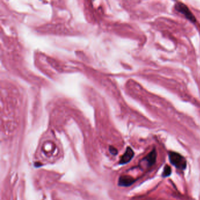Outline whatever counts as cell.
I'll list each match as a JSON object with an SVG mask.
<instances>
[{"mask_svg":"<svg viewBox=\"0 0 200 200\" xmlns=\"http://www.w3.org/2000/svg\"><path fill=\"white\" fill-rule=\"evenodd\" d=\"M168 156L170 162L176 168L180 170H184L186 168V160L180 154L176 152H170Z\"/></svg>","mask_w":200,"mask_h":200,"instance_id":"6da1fadb","label":"cell"},{"mask_svg":"<svg viewBox=\"0 0 200 200\" xmlns=\"http://www.w3.org/2000/svg\"><path fill=\"white\" fill-rule=\"evenodd\" d=\"M175 7L177 11L182 14L188 20L193 22H196V17L193 14L191 11L189 10V8L187 7L186 5L184 4L182 2H177V4H175Z\"/></svg>","mask_w":200,"mask_h":200,"instance_id":"7a4b0ae2","label":"cell"},{"mask_svg":"<svg viewBox=\"0 0 200 200\" xmlns=\"http://www.w3.org/2000/svg\"><path fill=\"white\" fill-rule=\"evenodd\" d=\"M134 156V152L130 147H127L125 153L122 156L120 160V164H124L129 162Z\"/></svg>","mask_w":200,"mask_h":200,"instance_id":"3957f363","label":"cell"},{"mask_svg":"<svg viewBox=\"0 0 200 200\" xmlns=\"http://www.w3.org/2000/svg\"><path fill=\"white\" fill-rule=\"evenodd\" d=\"M135 179L128 176H121L119 180V185L120 186L123 187H128L133 184L135 182Z\"/></svg>","mask_w":200,"mask_h":200,"instance_id":"277c9868","label":"cell"},{"mask_svg":"<svg viewBox=\"0 0 200 200\" xmlns=\"http://www.w3.org/2000/svg\"><path fill=\"white\" fill-rule=\"evenodd\" d=\"M156 157H157V153L155 150H152L147 156L146 157L145 160H146V162L148 163L149 165H153L156 161Z\"/></svg>","mask_w":200,"mask_h":200,"instance_id":"5b68a950","label":"cell"},{"mask_svg":"<svg viewBox=\"0 0 200 200\" xmlns=\"http://www.w3.org/2000/svg\"><path fill=\"white\" fill-rule=\"evenodd\" d=\"M171 173V169L170 168V166L168 165H165L164 170H163V173H162V176L164 177H168L169 176H170Z\"/></svg>","mask_w":200,"mask_h":200,"instance_id":"8992f818","label":"cell"},{"mask_svg":"<svg viewBox=\"0 0 200 200\" xmlns=\"http://www.w3.org/2000/svg\"><path fill=\"white\" fill-rule=\"evenodd\" d=\"M110 151H111V153H112V154H116V153H117V152H118V151H117V150L115 149V148H114V147H110Z\"/></svg>","mask_w":200,"mask_h":200,"instance_id":"52a82bcc","label":"cell"}]
</instances>
